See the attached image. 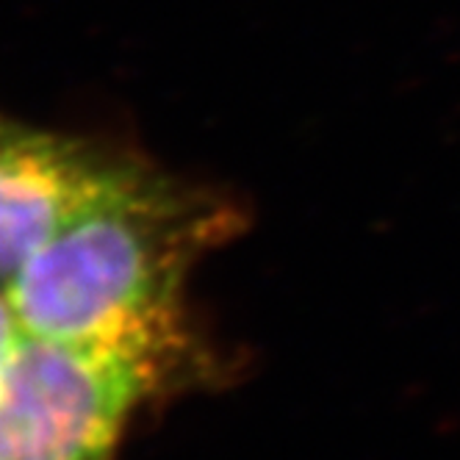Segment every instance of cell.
<instances>
[{"instance_id": "obj_1", "label": "cell", "mask_w": 460, "mask_h": 460, "mask_svg": "<svg viewBox=\"0 0 460 460\" xmlns=\"http://www.w3.org/2000/svg\"><path fill=\"white\" fill-rule=\"evenodd\" d=\"M242 225L225 197L137 158L25 261L6 294L25 336L206 355L186 324V278Z\"/></svg>"}, {"instance_id": "obj_2", "label": "cell", "mask_w": 460, "mask_h": 460, "mask_svg": "<svg viewBox=\"0 0 460 460\" xmlns=\"http://www.w3.org/2000/svg\"><path fill=\"white\" fill-rule=\"evenodd\" d=\"M208 367V355L134 341L25 336L0 385V460H114L142 402Z\"/></svg>"}, {"instance_id": "obj_3", "label": "cell", "mask_w": 460, "mask_h": 460, "mask_svg": "<svg viewBox=\"0 0 460 460\" xmlns=\"http://www.w3.org/2000/svg\"><path fill=\"white\" fill-rule=\"evenodd\" d=\"M134 161L0 111V286Z\"/></svg>"}, {"instance_id": "obj_4", "label": "cell", "mask_w": 460, "mask_h": 460, "mask_svg": "<svg viewBox=\"0 0 460 460\" xmlns=\"http://www.w3.org/2000/svg\"><path fill=\"white\" fill-rule=\"evenodd\" d=\"M22 341H25V331L20 324V316H17L12 300H9L6 288L0 286V385H4Z\"/></svg>"}]
</instances>
